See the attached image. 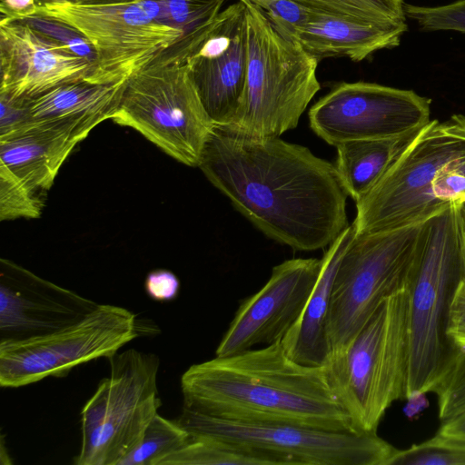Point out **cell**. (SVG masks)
I'll use <instances>...</instances> for the list:
<instances>
[{
	"instance_id": "30bf717a",
	"label": "cell",
	"mask_w": 465,
	"mask_h": 465,
	"mask_svg": "<svg viewBox=\"0 0 465 465\" xmlns=\"http://www.w3.org/2000/svg\"><path fill=\"white\" fill-rule=\"evenodd\" d=\"M177 422L192 437L262 454L274 465H386L397 450L377 432H342L289 423L243 422L183 408Z\"/></svg>"
},
{
	"instance_id": "484cf974",
	"label": "cell",
	"mask_w": 465,
	"mask_h": 465,
	"mask_svg": "<svg viewBox=\"0 0 465 465\" xmlns=\"http://www.w3.org/2000/svg\"><path fill=\"white\" fill-rule=\"evenodd\" d=\"M320 12L377 24H404L403 0H297Z\"/></svg>"
},
{
	"instance_id": "5bb4252c",
	"label": "cell",
	"mask_w": 465,
	"mask_h": 465,
	"mask_svg": "<svg viewBox=\"0 0 465 465\" xmlns=\"http://www.w3.org/2000/svg\"><path fill=\"white\" fill-rule=\"evenodd\" d=\"M322 265V259L295 258L274 266L266 283L241 302L215 356L282 341L302 317Z\"/></svg>"
},
{
	"instance_id": "4dcf8cb0",
	"label": "cell",
	"mask_w": 465,
	"mask_h": 465,
	"mask_svg": "<svg viewBox=\"0 0 465 465\" xmlns=\"http://www.w3.org/2000/svg\"><path fill=\"white\" fill-rule=\"evenodd\" d=\"M406 17L417 23L422 32L456 31L465 34V0L439 6L404 4Z\"/></svg>"
},
{
	"instance_id": "f35d334b",
	"label": "cell",
	"mask_w": 465,
	"mask_h": 465,
	"mask_svg": "<svg viewBox=\"0 0 465 465\" xmlns=\"http://www.w3.org/2000/svg\"><path fill=\"white\" fill-rule=\"evenodd\" d=\"M238 1H247L260 8H262V10H264L275 0H238Z\"/></svg>"
},
{
	"instance_id": "3957f363",
	"label": "cell",
	"mask_w": 465,
	"mask_h": 465,
	"mask_svg": "<svg viewBox=\"0 0 465 465\" xmlns=\"http://www.w3.org/2000/svg\"><path fill=\"white\" fill-rule=\"evenodd\" d=\"M465 203V115L430 120L381 179L358 202L357 234L424 222Z\"/></svg>"
},
{
	"instance_id": "d4e9b609",
	"label": "cell",
	"mask_w": 465,
	"mask_h": 465,
	"mask_svg": "<svg viewBox=\"0 0 465 465\" xmlns=\"http://www.w3.org/2000/svg\"><path fill=\"white\" fill-rule=\"evenodd\" d=\"M191 440L190 433L177 420L156 414L147 425L137 444L118 465H160L169 455Z\"/></svg>"
},
{
	"instance_id": "9a60e30c",
	"label": "cell",
	"mask_w": 465,
	"mask_h": 465,
	"mask_svg": "<svg viewBox=\"0 0 465 465\" xmlns=\"http://www.w3.org/2000/svg\"><path fill=\"white\" fill-rule=\"evenodd\" d=\"M184 63L213 124L228 126L238 112L246 83V5L238 1L220 12Z\"/></svg>"
},
{
	"instance_id": "4316f807",
	"label": "cell",
	"mask_w": 465,
	"mask_h": 465,
	"mask_svg": "<svg viewBox=\"0 0 465 465\" xmlns=\"http://www.w3.org/2000/svg\"><path fill=\"white\" fill-rule=\"evenodd\" d=\"M386 465H465V440L437 432L406 450H396Z\"/></svg>"
},
{
	"instance_id": "f1b7e54d",
	"label": "cell",
	"mask_w": 465,
	"mask_h": 465,
	"mask_svg": "<svg viewBox=\"0 0 465 465\" xmlns=\"http://www.w3.org/2000/svg\"><path fill=\"white\" fill-rule=\"evenodd\" d=\"M43 203L39 194L0 162V219L37 218Z\"/></svg>"
},
{
	"instance_id": "836d02e7",
	"label": "cell",
	"mask_w": 465,
	"mask_h": 465,
	"mask_svg": "<svg viewBox=\"0 0 465 465\" xmlns=\"http://www.w3.org/2000/svg\"><path fill=\"white\" fill-rule=\"evenodd\" d=\"M447 335L455 347L465 345V276L460 281L450 302Z\"/></svg>"
},
{
	"instance_id": "d6986e66",
	"label": "cell",
	"mask_w": 465,
	"mask_h": 465,
	"mask_svg": "<svg viewBox=\"0 0 465 465\" xmlns=\"http://www.w3.org/2000/svg\"><path fill=\"white\" fill-rule=\"evenodd\" d=\"M407 31L406 23L377 24L312 9L309 21L293 39L318 61L347 57L361 62L377 51L399 46Z\"/></svg>"
},
{
	"instance_id": "cb8c5ba5",
	"label": "cell",
	"mask_w": 465,
	"mask_h": 465,
	"mask_svg": "<svg viewBox=\"0 0 465 465\" xmlns=\"http://www.w3.org/2000/svg\"><path fill=\"white\" fill-rule=\"evenodd\" d=\"M273 465L265 456L213 439L192 437L160 465Z\"/></svg>"
},
{
	"instance_id": "ab89813d",
	"label": "cell",
	"mask_w": 465,
	"mask_h": 465,
	"mask_svg": "<svg viewBox=\"0 0 465 465\" xmlns=\"http://www.w3.org/2000/svg\"><path fill=\"white\" fill-rule=\"evenodd\" d=\"M461 213L465 222V203L461 205Z\"/></svg>"
},
{
	"instance_id": "e575fe53",
	"label": "cell",
	"mask_w": 465,
	"mask_h": 465,
	"mask_svg": "<svg viewBox=\"0 0 465 465\" xmlns=\"http://www.w3.org/2000/svg\"><path fill=\"white\" fill-rule=\"evenodd\" d=\"M144 289L151 299L157 302H170L178 296L180 282L172 272L156 270L147 275Z\"/></svg>"
},
{
	"instance_id": "8d00e7d4",
	"label": "cell",
	"mask_w": 465,
	"mask_h": 465,
	"mask_svg": "<svg viewBox=\"0 0 465 465\" xmlns=\"http://www.w3.org/2000/svg\"><path fill=\"white\" fill-rule=\"evenodd\" d=\"M438 432L465 440V410L441 421Z\"/></svg>"
},
{
	"instance_id": "9c48e42d",
	"label": "cell",
	"mask_w": 465,
	"mask_h": 465,
	"mask_svg": "<svg viewBox=\"0 0 465 465\" xmlns=\"http://www.w3.org/2000/svg\"><path fill=\"white\" fill-rule=\"evenodd\" d=\"M111 120L192 167L214 126L185 63L153 62L130 76Z\"/></svg>"
},
{
	"instance_id": "52a82bcc",
	"label": "cell",
	"mask_w": 465,
	"mask_h": 465,
	"mask_svg": "<svg viewBox=\"0 0 465 465\" xmlns=\"http://www.w3.org/2000/svg\"><path fill=\"white\" fill-rule=\"evenodd\" d=\"M422 223L355 233L333 280L326 323L331 353L350 342L386 297L409 288Z\"/></svg>"
},
{
	"instance_id": "d6a6232c",
	"label": "cell",
	"mask_w": 465,
	"mask_h": 465,
	"mask_svg": "<svg viewBox=\"0 0 465 465\" xmlns=\"http://www.w3.org/2000/svg\"><path fill=\"white\" fill-rule=\"evenodd\" d=\"M32 100L0 93V140L15 134L34 120L31 115Z\"/></svg>"
},
{
	"instance_id": "44dd1931",
	"label": "cell",
	"mask_w": 465,
	"mask_h": 465,
	"mask_svg": "<svg viewBox=\"0 0 465 465\" xmlns=\"http://www.w3.org/2000/svg\"><path fill=\"white\" fill-rule=\"evenodd\" d=\"M423 127L395 137L348 141L335 146L337 157L334 166L346 193L355 203L361 200L406 151Z\"/></svg>"
},
{
	"instance_id": "7c38bea8",
	"label": "cell",
	"mask_w": 465,
	"mask_h": 465,
	"mask_svg": "<svg viewBox=\"0 0 465 465\" xmlns=\"http://www.w3.org/2000/svg\"><path fill=\"white\" fill-rule=\"evenodd\" d=\"M143 327L133 312L99 304L79 322L46 335L0 342V385L17 388L49 376L63 377L75 366L110 358L139 337Z\"/></svg>"
},
{
	"instance_id": "5b68a950",
	"label": "cell",
	"mask_w": 465,
	"mask_h": 465,
	"mask_svg": "<svg viewBox=\"0 0 465 465\" xmlns=\"http://www.w3.org/2000/svg\"><path fill=\"white\" fill-rule=\"evenodd\" d=\"M409 288L386 297L326 364L331 385L358 433L377 432L386 411L405 398Z\"/></svg>"
},
{
	"instance_id": "74e56055",
	"label": "cell",
	"mask_w": 465,
	"mask_h": 465,
	"mask_svg": "<svg viewBox=\"0 0 465 465\" xmlns=\"http://www.w3.org/2000/svg\"><path fill=\"white\" fill-rule=\"evenodd\" d=\"M139 0H35L36 5H42L45 4H71L77 5H114V4H125L133 3Z\"/></svg>"
},
{
	"instance_id": "83f0119b",
	"label": "cell",
	"mask_w": 465,
	"mask_h": 465,
	"mask_svg": "<svg viewBox=\"0 0 465 465\" xmlns=\"http://www.w3.org/2000/svg\"><path fill=\"white\" fill-rule=\"evenodd\" d=\"M3 20L15 21L29 26L53 42L68 49L75 55L88 61L93 65L94 71L97 61L94 48L90 41L70 24L40 13L37 10L19 17Z\"/></svg>"
},
{
	"instance_id": "4fadbf2b",
	"label": "cell",
	"mask_w": 465,
	"mask_h": 465,
	"mask_svg": "<svg viewBox=\"0 0 465 465\" xmlns=\"http://www.w3.org/2000/svg\"><path fill=\"white\" fill-rule=\"evenodd\" d=\"M431 100L413 90L374 83H341L309 111L310 126L333 146L402 135L430 121Z\"/></svg>"
},
{
	"instance_id": "8992f818",
	"label": "cell",
	"mask_w": 465,
	"mask_h": 465,
	"mask_svg": "<svg viewBox=\"0 0 465 465\" xmlns=\"http://www.w3.org/2000/svg\"><path fill=\"white\" fill-rule=\"evenodd\" d=\"M248 64L244 93L226 131L248 138L280 137L297 127L320 90L319 61L247 2ZM221 127V126H219Z\"/></svg>"
},
{
	"instance_id": "f546056e",
	"label": "cell",
	"mask_w": 465,
	"mask_h": 465,
	"mask_svg": "<svg viewBox=\"0 0 465 465\" xmlns=\"http://www.w3.org/2000/svg\"><path fill=\"white\" fill-rule=\"evenodd\" d=\"M433 392L441 421L465 410V345L456 347L451 361Z\"/></svg>"
},
{
	"instance_id": "e0dca14e",
	"label": "cell",
	"mask_w": 465,
	"mask_h": 465,
	"mask_svg": "<svg viewBox=\"0 0 465 465\" xmlns=\"http://www.w3.org/2000/svg\"><path fill=\"white\" fill-rule=\"evenodd\" d=\"M93 72L88 61L29 26L0 19V93L34 98L64 84L91 82Z\"/></svg>"
},
{
	"instance_id": "ffe728a7",
	"label": "cell",
	"mask_w": 465,
	"mask_h": 465,
	"mask_svg": "<svg viewBox=\"0 0 465 465\" xmlns=\"http://www.w3.org/2000/svg\"><path fill=\"white\" fill-rule=\"evenodd\" d=\"M355 233L356 228L352 223L328 247L322 258V270L305 310L282 341L290 357L299 363L323 366L330 357L326 323L333 280L341 256Z\"/></svg>"
},
{
	"instance_id": "603a6c76",
	"label": "cell",
	"mask_w": 465,
	"mask_h": 465,
	"mask_svg": "<svg viewBox=\"0 0 465 465\" xmlns=\"http://www.w3.org/2000/svg\"><path fill=\"white\" fill-rule=\"evenodd\" d=\"M149 1L157 5L161 23L181 35L178 42L153 62L184 63L191 51L214 22L225 0Z\"/></svg>"
},
{
	"instance_id": "1f68e13d",
	"label": "cell",
	"mask_w": 465,
	"mask_h": 465,
	"mask_svg": "<svg viewBox=\"0 0 465 465\" xmlns=\"http://www.w3.org/2000/svg\"><path fill=\"white\" fill-rule=\"evenodd\" d=\"M273 25L293 39L309 21L312 9L297 0H275L264 10Z\"/></svg>"
},
{
	"instance_id": "8fae6325",
	"label": "cell",
	"mask_w": 465,
	"mask_h": 465,
	"mask_svg": "<svg viewBox=\"0 0 465 465\" xmlns=\"http://www.w3.org/2000/svg\"><path fill=\"white\" fill-rule=\"evenodd\" d=\"M38 12L70 24L92 44L97 55L95 84L125 82L175 45L180 33L161 23L155 3L77 5L45 4Z\"/></svg>"
},
{
	"instance_id": "2e32d148",
	"label": "cell",
	"mask_w": 465,
	"mask_h": 465,
	"mask_svg": "<svg viewBox=\"0 0 465 465\" xmlns=\"http://www.w3.org/2000/svg\"><path fill=\"white\" fill-rule=\"evenodd\" d=\"M4 263L5 270L0 282V342L56 331L84 319L99 305L8 262Z\"/></svg>"
},
{
	"instance_id": "7a4b0ae2",
	"label": "cell",
	"mask_w": 465,
	"mask_h": 465,
	"mask_svg": "<svg viewBox=\"0 0 465 465\" xmlns=\"http://www.w3.org/2000/svg\"><path fill=\"white\" fill-rule=\"evenodd\" d=\"M181 390L183 408L212 417L356 432L325 366L295 361L282 341L193 364Z\"/></svg>"
},
{
	"instance_id": "7402d4cb",
	"label": "cell",
	"mask_w": 465,
	"mask_h": 465,
	"mask_svg": "<svg viewBox=\"0 0 465 465\" xmlns=\"http://www.w3.org/2000/svg\"><path fill=\"white\" fill-rule=\"evenodd\" d=\"M125 82L95 84L81 80L58 85L33 98L31 115L34 119L111 120L118 108Z\"/></svg>"
},
{
	"instance_id": "277c9868",
	"label": "cell",
	"mask_w": 465,
	"mask_h": 465,
	"mask_svg": "<svg viewBox=\"0 0 465 465\" xmlns=\"http://www.w3.org/2000/svg\"><path fill=\"white\" fill-rule=\"evenodd\" d=\"M465 276V222L453 203L422 223L415 270L409 286V362L405 398L435 387L456 347L447 335L450 302Z\"/></svg>"
},
{
	"instance_id": "d590c367",
	"label": "cell",
	"mask_w": 465,
	"mask_h": 465,
	"mask_svg": "<svg viewBox=\"0 0 465 465\" xmlns=\"http://www.w3.org/2000/svg\"><path fill=\"white\" fill-rule=\"evenodd\" d=\"M35 0H1V19H13L35 12Z\"/></svg>"
},
{
	"instance_id": "6da1fadb",
	"label": "cell",
	"mask_w": 465,
	"mask_h": 465,
	"mask_svg": "<svg viewBox=\"0 0 465 465\" xmlns=\"http://www.w3.org/2000/svg\"><path fill=\"white\" fill-rule=\"evenodd\" d=\"M198 167L258 230L293 250L329 247L350 225L334 163L302 145L214 125Z\"/></svg>"
},
{
	"instance_id": "ba28073f",
	"label": "cell",
	"mask_w": 465,
	"mask_h": 465,
	"mask_svg": "<svg viewBox=\"0 0 465 465\" xmlns=\"http://www.w3.org/2000/svg\"><path fill=\"white\" fill-rule=\"evenodd\" d=\"M103 379L82 412V444L76 465H118L140 442L158 413L160 359L129 349L111 356Z\"/></svg>"
},
{
	"instance_id": "ac0fdd59",
	"label": "cell",
	"mask_w": 465,
	"mask_h": 465,
	"mask_svg": "<svg viewBox=\"0 0 465 465\" xmlns=\"http://www.w3.org/2000/svg\"><path fill=\"white\" fill-rule=\"evenodd\" d=\"M102 122L100 118L34 119L20 132L0 140V162L39 194L51 188L71 152Z\"/></svg>"
}]
</instances>
